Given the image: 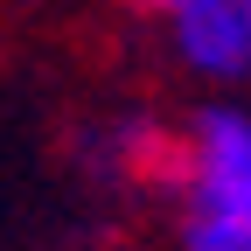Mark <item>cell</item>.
I'll list each match as a JSON object with an SVG mask.
<instances>
[{"label":"cell","instance_id":"6da1fadb","mask_svg":"<svg viewBox=\"0 0 251 251\" xmlns=\"http://www.w3.org/2000/svg\"><path fill=\"white\" fill-rule=\"evenodd\" d=\"M161 196L175 202L181 251H251V112L196 105L175 126V175Z\"/></svg>","mask_w":251,"mask_h":251},{"label":"cell","instance_id":"7a4b0ae2","mask_svg":"<svg viewBox=\"0 0 251 251\" xmlns=\"http://www.w3.org/2000/svg\"><path fill=\"white\" fill-rule=\"evenodd\" d=\"M168 49L188 77L202 84H251V0H181L161 14Z\"/></svg>","mask_w":251,"mask_h":251},{"label":"cell","instance_id":"3957f363","mask_svg":"<svg viewBox=\"0 0 251 251\" xmlns=\"http://www.w3.org/2000/svg\"><path fill=\"white\" fill-rule=\"evenodd\" d=\"M77 161L119 188H168L175 175V126L153 112H112L77 140Z\"/></svg>","mask_w":251,"mask_h":251},{"label":"cell","instance_id":"277c9868","mask_svg":"<svg viewBox=\"0 0 251 251\" xmlns=\"http://www.w3.org/2000/svg\"><path fill=\"white\" fill-rule=\"evenodd\" d=\"M126 7H140V14H153V21H161L168 7H181V0H126Z\"/></svg>","mask_w":251,"mask_h":251}]
</instances>
